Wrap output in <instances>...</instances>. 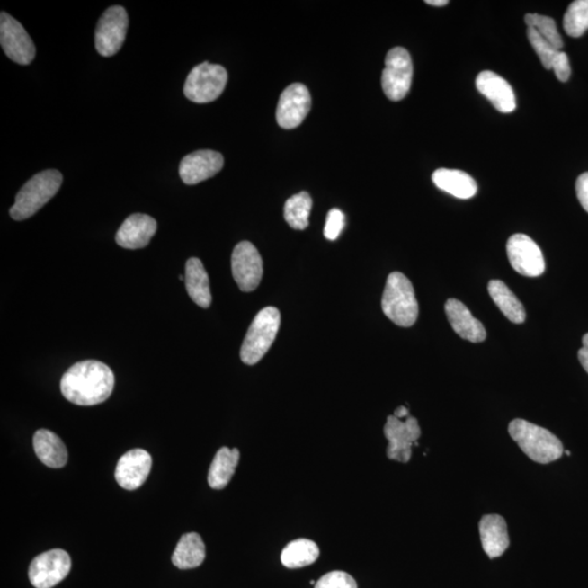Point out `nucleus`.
<instances>
[{
    "label": "nucleus",
    "instance_id": "nucleus-21",
    "mask_svg": "<svg viewBox=\"0 0 588 588\" xmlns=\"http://www.w3.org/2000/svg\"><path fill=\"white\" fill-rule=\"evenodd\" d=\"M432 183L438 189L457 199L468 200L477 193V184L471 175L457 169L441 168L432 174Z\"/></svg>",
    "mask_w": 588,
    "mask_h": 588
},
{
    "label": "nucleus",
    "instance_id": "nucleus-6",
    "mask_svg": "<svg viewBox=\"0 0 588 588\" xmlns=\"http://www.w3.org/2000/svg\"><path fill=\"white\" fill-rule=\"evenodd\" d=\"M228 74L223 66L203 63L191 70L183 92L189 101L206 104L223 94Z\"/></svg>",
    "mask_w": 588,
    "mask_h": 588
},
{
    "label": "nucleus",
    "instance_id": "nucleus-11",
    "mask_svg": "<svg viewBox=\"0 0 588 588\" xmlns=\"http://www.w3.org/2000/svg\"><path fill=\"white\" fill-rule=\"evenodd\" d=\"M0 44L10 59L19 65L32 63L36 49L22 24L6 13L0 14Z\"/></svg>",
    "mask_w": 588,
    "mask_h": 588
},
{
    "label": "nucleus",
    "instance_id": "nucleus-26",
    "mask_svg": "<svg viewBox=\"0 0 588 588\" xmlns=\"http://www.w3.org/2000/svg\"><path fill=\"white\" fill-rule=\"evenodd\" d=\"M488 292L494 303L510 322L514 324L525 322L526 313L523 304L504 282L497 280L490 281Z\"/></svg>",
    "mask_w": 588,
    "mask_h": 588
},
{
    "label": "nucleus",
    "instance_id": "nucleus-5",
    "mask_svg": "<svg viewBox=\"0 0 588 588\" xmlns=\"http://www.w3.org/2000/svg\"><path fill=\"white\" fill-rule=\"evenodd\" d=\"M280 327V311L272 307L263 308L253 319L245 342L242 343L240 351L242 362L246 365L259 363L275 342Z\"/></svg>",
    "mask_w": 588,
    "mask_h": 588
},
{
    "label": "nucleus",
    "instance_id": "nucleus-19",
    "mask_svg": "<svg viewBox=\"0 0 588 588\" xmlns=\"http://www.w3.org/2000/svg\"><path fill=\"white\" fill-rule=\"evenodd\" d=\"M446 316L451 327L462 339L478 343L486 339V330L469 309L456 298H449L445 304Z\"/></svg>",
    "mask_w": 588,
    "mask_h": 588
},
{
    "label": "nucleus",
    "instance_id": "nucleus-3",
    "mask_svg": "<svg viewBox=\"0 0 588 588\" xmlns=\"http://www.w3.org/2000/svg\"><path fill=\"white\" fill-rule=\"evenodd\" d=\"M63 180V174L55 169L35 174L15 196V202L10 209L12 218L24 220L32 218L58 192Z\"/></svg>",
    "mask_w": 588,
    "mask_h": 588
},
{
    "label": "nucleus",
    "instance_id": "nucleus-30",
    "mask_svg": "<svg viewBox=\"0 0 588 588\" xmlns=\"http://www.w3.org/2000/svg\"><path fill=\"white\" fill-rule=\"evenodd\" d=\"M528 28L538 31V33L557 50L564 48V40L557 29L555 20L546 15L529 13L525 15Z\"/></svg>",
    "mask_w": 588,
    "mask_h": 588
},
{
    "label": "nucleus",
    "instance_id": "nucleus-1",
    "mask_svg": "<svg viewBox=\"0 0 588 588\" xmlns=\"http://www.w3.org/2000/svg\"><path fill=\"white\" fill-rule=\"evenodd\" d=\"M115 386L112 370L98 361H82L66 371L60 389L72 404L91 406L110 398Z\"/></svg>",
    "mask_w": 588,
    "mask_h": 588
},
{
    "label": "nucleus",
    "instance_id": "nucleus-22",
    "mask_svg": "<svg viewBox=\"0 0 588 588\" xmlns=\"http://www.w3.org/2000/svg\"><path fill=\"white\" fill-rule=\"evenodd\" d=\"M36 456L45 466L51 468H64L68 461V451L63 441L55 432L40 430L33 437Z\"/></svg>",
    "mask_w": 588,
    "mask_h": 588
},
{
    "label": "nucleus",
    "instance_id": "nucleus-29",
    "mask_svg": "<svg viewBox=\"0 0 588 588\" xmlns=\"http://www.w3.org/2000/svg\"><path fill=\"white\" fill-rule=\"evenodd\" d=\"M564 28L571 38H580L588 30V0H575L567 8Z\"/></svg>",
    "mask_w": 588,
    "mask_h": 588
},
{
    "label": "nucleus",
    "instance_id": "nucleus-36",
    "mask_svg": "<svg viewBox=\"0 0 588 588\" xmlns=\"http://www.w3.org/2000/svg\"><path fill=\"white\" fill-rule=\"evenodd\" d=\"M582 343H583V347L579 350V353H577V357H579V361L581 365L583 366V369H584L588 374V334H586L585 336L583 337Z\"/></svg>",
    "mask_w": 588,
    "mask_h": 588
},
{
    "label": "nucleus",
    "instance_id": "nucleus-37",
    "mask_svg": "<svg viewBox=\"0 0 588 588\" xmlns=\"http://www.w3.org/2000/svg\"><path fill=\"white\" fill-rule=\"evenodd\" d=\"M409 414H410L409 410H407L405 406H400V407H398V409H396L395 411L394 415L396 417H398V419L401 420V419H404V417H405V419H407V417L410 416Z\"/></svg>",
    "mask_w": 588,
    "mask_h": 588
},
{
    "label": "nucleus",
    "instance_id": "nucleus-25",
    "mask_svg": "<svg viewBox=\"0 0 588 588\" xmlns=\"http://www.w3.org/2000/svg\"><path fill=\"white\" fill-rule=\"evenodd\" d=\"M240 460L238 449L223 447L216 453L209 468V484L213 489H224L231 481Z\"/></svg>",
    "mask_w": 588,
    "mask_h": 588
},
{
    "label": "nucleus",
    "instance_id": "nucleus-27",
    "mask_svg": "<svg viewBox=\"0 0 588 588\" xmlns=\"http://www.w3.org/2000/svg\"><path fill=\"white\" fill-rule=\"evenodd\" d=\"M319 548L314 541L301 539L291 541L281 553L282 565L289 569L313 565L318 559Z\"/></svg>",
    "mask_w": 588,
    "mask_h": 588
},
{
    "label": "nucleus",
    "instance_id": "nucleus-31",
    "mask_svg": "<svg viewBox=\"0 0 588 588\" xmlns=\"http://www.w3.org/2000/svg\"><path fill=\"white\" fill-rule=\"evenodd\" d=\"M528 38L530 45L533 46L536 54L539 57L541 64H543L546 69L550 70L555 56L559 50L555 49L553 46L541 38L538 33V31H535L532 28L528 29Z\"/></svg>",
    "mask_w": 588,
    "mask_h": 588
},
{
    "label": "nucleus",
    "instance_id": "nucleus-15",
    "mask_svg": "<svg viewBox=\"0 0 588 588\" xmlns=\"http://www.w3.org/2000/svg\"><path fill=\"white\" fill-rule=\"evenodd\" d=\"M224 164L223 155L218 152L210 149L196 151L187 155L180 163V177L185 184H198L218 174Z\"/></svg>",
    "mask_w": 588,
    "mask_h": 588
},
{
    "label": "nucleus",
    "instance_id": "nucleus-34",
    "mask_svg": "<svg viewBox=\"0 0 588 588\" xmlns=\"http://www.w3.org/2000/svg\"><path fill=\"white\" fill-rule=\"evenodd\" d=\"M551 69L555 71V75L561 82H566L571 76V67L569 58L564 51L559 50L555 56Z\"/></svg>",
    "mask_w": 588,
    "mask_h": 588
},
{
    "label": "nucleus",
    "instance_id": "nucleus-7",
    "mask_svg": "<svg viewBox=\"0 0 588 588\" xmlns=\"http://www.w3.org/2000/svg\"><path fill=\"white\" fill-rule=\"evenodd\" d=\"M414 76L409 51L404 48H395L388 51L385 60V69L381 76V85L390 101L404 100L411 89Z\"/></svg>",
    "mask_w": 588,
    "mask_h": 588
},
{
    "label": "nucleus",
    "instance_id": "nucleus-28",
    "mask_svg": "<svg viewBox=\"0 0 588 588\" xmlns=\"http://www.w3.org/2000/svg\"><path fill=\"white\" fill-rule=\"evenodd\" d=\"M312 204L311 195L307 192H300L288 199L283 209V216L288 225L296 230L307 229Z\"/></svg>",
    "mask_w": 588,
    "mask_h": 588
},
{
    "label": "nucleus",
    "instance_id": "nucleus-24",
    "mask_svg": "<svg viewBox=\"0 0 588 588\" xmlns=\"http://www.w3.org/2000/svg\"><path fill=\"white\" fill-rule=\"evenodd\" d=\"M205 544L198 533L184 534L173 554V564L182 570L194 569L203 564Z\"/></svg>",
    "mask_w": 588,
    "mask_h": 588
},
{
    "label": "nucleus",
    "instance_id": "nucleus-33",
    "mask_svg": "<svg viewBox=\"0 0 588 588\" xmlns=\"http://www.w3.org/2000/svg\"><path fill=\"white\" fill-rule=\"evenodd\" d=\"M344 228V214L338 209L329 210L325 225L324 236L325 238L334 241L339 238Z\"/></svg>",
    "mask_w": 588,
    "mask_h": 588
},
{
    "label": "nucleus",
    "instance_id": "nucleus-14",
    "mask_svg": "<svg viewBox=\"0 0 588 588\" xmlns=\"http://www.w3.org/2000/svg\"><path fill=\"white\" fill-rule=\"evenodd\" d=\"M312 98L307 87L302 84L289 85L278 102L276 118L283 129H294L301 125L311 111Z\"/></svg>",
    "mask_w": 588,
    "mask_h": 588
},
{
    "label": "nucleus",
    "instance_id": "nucleus-38",
    "mask_svg": "<svg viewBox=\"0 0 588 588\" xmlns=\"http://www.w3.org/2000/svg\"><path fill=\"white\" fill-rule=\"evenodd\" d=\"M425 3L427 4H431V6H435V7L446 6V4H449L448 0H426Z\"/></svg>",
    "mask_w": 588,
    "mask_h": 588
},
{
    "label": "nucleus",
    "instance_id": "nucleus-9",
    "mask_svg": "<svg viewBox=\"0 0 588 588\" xmlns=\"http://www.w3.org/2000/svg\"><path fill=\"white\" fill-rule=\"evenodd\" d=\"M419 422L414 416L401 421L395 415L387 417L384 434L388 441L387 457L391 460L407 463L412 457V446L416 445L421 437Z\"/></svg>",
    "mask_w": 588,
    "mask_h": 588
},
{
    "label": "nucleus",
    "instance_id": "nucleus-18",
    "mask_svg": "<svg viewBox=\"0 0 588 588\" xmlns=\"http://www.w3.org/2000/svg\"><path fill=\"white\" fill-rule=\"evenodd\" d=\"M477 87L500 112L510 113L517 107L512 85L493 71L481 72L477 77Z\"/></svg>",
    "mask_w": 588,
    "mask_h": 588
},
{
    "label": "nucleus",
    "instance_id": "nucleus-23",
    "mask_svg": "<svg viewBox=\"0 0 588 588\" xmlns=\"http://www.w3.org/2000/svg\"><path fill=\"white\" fill-rule=\"evenodd\" d=\"M185 288L195 304L209 308L211 304V293L208 272L203 263L196 257L188 260L185 264Z\"/></svg>",
    "mask_w": 588,
    "mask_h": 588
},
{
    "label": "nucleus",
    "instance_id": "nucleus-12",
    "mask_svg": "<svg viewBox=\"0 0 588 588\" xmlns=\"http://www.w3.org/2000/svg\"><path fill=\"white\" fill-rule=\"evenodd\" d=\"M231 270L241 291L252 292L259 287L263 277V260L251 242H240L231 256Z\"/></svg>",
    "mask_w": 588,
    "mask_h": 588
},
{
    "label": "nucleus",
    "instance_id": "nucleus-20",
    "mask_svg": "<svg viewBox=\"0 0 588 588\" xmlns=\"http://www.w3.org/2000/svg\"><path fill=\"white\" fill-rule=\"evenodd\" d=\"M479 536L485 554L490 559L498 558L509 548L508 526L502 515H484L479 522Z\"/></svg>",
    "mask_w": 588,
    "mask_h": 588
},
{
    "label": "nucleus",
    "instance_id": "nucleus-13",
    "mask_svg": "<svg viewBox=\"0 0 588 588\" xmlns=\"http://www.w3.org/2000/svg\"><path fill=\"white\" fill-rule=\"evenodd\" d=\"M510 264L515 272L526 277H539L545 272V260L540 247L529 236H510L507 244Z\"/></svg>",
    "mask_w": 588,
    "mask_h": 588
},
{
    "label": "nucleus",
    "instance_id": "nucleus-2",
    "mask_svg": "<svg viewBox=\"0 0 588 588\" xmlns=\"http://www.w3.org/2000/svg\"><path fill=\"white\" fill-rule=\"evenodd\" d=\"M509 434L530 460L548 464L564 455L565 449L558 437L533 423L515 419L509 424Z\"/></svg>",
    "mask_w": 588,
    "mask_h": 588
},
{
    "label": "nucleus",
    "instance_id": "nucleus-10",
    "mask_svg": "<svg viewBox=\"0 0 588 588\" xmlns=\"http://www.w3.org/2000/svg\"><path fill=\"white\" fill-rule=\"evenodd\" d=\"M70 570L69 554L63 549H53L31 562L29 579L35 588H51L65 580Z\"/></svg>",
    "mask_w": 588,
    "mask_h": 588
},
{
    "label": "nucleus",
    "instance_id": "nucleus-39",
    "mask_svg": "<svg viewBox=\"0 0 588 588\" xmlns=\"http://www.w3.org/2000/svg\"><path fill=\"white\" fill-rule=\"evenodd\" d=\"M565 453H566V455L567 457H570V456H571V452H570L569 450L565 451Z\"/></svg>",
    "mask_w": 588,
    "mask_h": 588
},
{
    "label": "nucleus",
    "instance_id": "nucleus-35",
    "mask_svg": "<svg viewBox=\"0 0 588 588\" xmlns=\"http://www.w3.org/2000/svg\"><path fill=\"white\" fill-rule=\"evenodd\" d=\"M577 199L582 208L588 213V173L582 174L576 180L575 184Z\"/></svg>",
    "mask_w": 588,
    "mask_h": 588
},
{
    "label": "nucleus",
    "instance_id": "nucleus-8",
    "mask_svg": "<svg viewBox=\"0 0 588 588\" xmlns=\"http://www.w3.org/2000/svg\"><path fill=\"white\" fill-rule=\"evenodd\" d=\"M129 18L121 6L108 8L102 15L95 31V48L102 57L116 55L125 43Z\"/></svg>",
    "mask_w": 588,
    "mask_h": 588
},
{
    "label": "nucleus",
    "instance_id": "nucleus-17",
    "mask_svg": "<svg viewBox=\"0 0 588 588\" xmlns=\"http://www.w3.org/2000/svg\"><path fill=\"white\" fill-rule=\"evenodd\" d=\"M157 223L151 216L133 214L125 220L118 230L116 242L118 245L128 250L146 247L156 234Z\"/></svg>",
    "mask_w": 588,
    "mask_h": 588
},
{
    "label": "nucleus",
    "instance_id": "nucleus-32",
    "mask_svg": "<svg viewBox=\"0 0 588 588\" xmlns=\"http://www.w3.org/2000/svg\"><path fill=\"white\" fill-rule=\"evenodd\" d=\"M316 588H358V585L347 572L333 571L322 576Z\"/></svg>",
    "mask_w": 588,
    "mask_h": 588
},
{
    "label": "nucleus",
    "instance_id": "nucleus-4",
    "mask_svg": "<svg viewBox=\"0 0 588 588\" xmlns=\"http://www.w3.org/2000/svg\"><path fill=\"white\" fill-rule=\"evenodd\" d=\"M381 307L387 317L400 327H411L419 317L414 288L404 273L391 272L387 278L381 298Z\"/></svg>",
    "mask_w": 588,
    "mask_h": 588
},
{
    "label": "nucleus",
    "instance_id": "nucleus-16",
    "mask_svg": "<svg viewBox=\"0 0 588 588\" xmlns=\"http://www.w3.org/2000/svg\"><path fill=\"white\" fill-rule=\"evenodd\" d=\"M152 457L143 449H133L118 461L115 477L120 487L127 490L140 488L152 469Z\"/></svg>",
    "mask_w": 588,
    "mask_h": 588
}]
</instances>
